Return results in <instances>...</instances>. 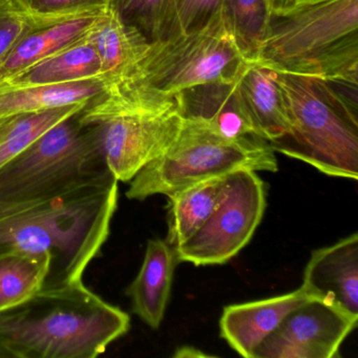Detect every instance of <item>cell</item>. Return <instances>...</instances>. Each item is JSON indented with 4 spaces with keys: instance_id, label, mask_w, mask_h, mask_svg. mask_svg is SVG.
I'll return each instance as SVG.
<instances>
[{
    "instance_id": "cell-6",
    "label": "cell",
    "mask_w": 358,
    "mask_h": 358,
    "mask_svg": "<svg viewBox=\"0 0 358 358\" xmlns=\"http://www.w3.org/2000/svg\"><path fill=\"white\" fill-rule=\"evenodd\" d=\"M238 171H278L275 152L257 136L230 138L209 123L184 119L175 141L164 154L129 181V200L155 194L169 196L205 180Z\"/></svg>"
},
{
    "instance_id": "cell-12",
    "label": "cell",
    "mask_w": 358,
    "mask_h": 358,
    "mask_svg": "<svg viewBox=\"0 0 358 358\" xmlns=\"http://www.w3.org/2000/svg\"><path fill=\"white\" fill-rule=\"evenodd\" d=\"M312 299L303 287L278 296L224 308L220 334L245 358H253L255 350L293 310Z\"/></svg>"
},
{
    "instance_id": "cell-27",
    "label": "cell",
    "mask_w": 358,
    "mask_h": 358,
    "mask_svg": "<svg viewBox=\"0 0 358 358\" xmlns=\"http://www.w3.org/2000/svg\"><path fill=\"white\" fill-rule=\"evenodd\" d=\"M222 0H171V36L185 34L206 26L221 9Z\"/></svg>"
},
{
    "instance_id": "cell-5",
    "label": "cell",
    "mask_w": 358,
    "mask_h": 358,
    "mask_svg": "<svg viewBox=\"0 0 358 358\" xmlns=\"http://www.w3.org/2000/svg\"><path fill=\"white\" fill-rule=\"evenodd\" d=\"M247 62L220 9L199 30L150 43L129 73L106 89L154 108H177L178 94L204 83L234 80Z\"/></svg>"
},
{
    "instance_id": "cell-18",
    "label": "cell",
    "mask_w": 358,
    "mask_h": 358,
    "mask_svg": "<svg viewBox=\"0 0 358 358\" xmlns=\"http://www.w3.org/2000/svg\"><path fill=\"white\" fill-rule=\"evenodd\" d=\"M106 93L101 78L53 85H0V120L73 104L90 103Z\"/></svg>"
},
{
    "instance_id": "cell-16",
    "label": "cell",
    "mask_w": 358,
    "mask_h": 358,
    "mask_svg": "<svg viewBox=\"0 0 358 358\" xmlns=\"http://www.w3.org/2000/svg\"><path fill=\"white\" fill-rule=\"evenodd\" d=\"M101 64L104 85L117 83L143 57L150 43L133 27L127 26L112 6L100 14L87 35Z\"/></svg>"
},
{
    "instance_id": "cell-19",
    "label": "cell",
    "mask_w": 358,
    "mask_h": 358,
    "mask_svg": "<svg viewBox=\"0 0 358 358\" xmlns=\"http://www.w3.org/2000/svg\"><path fill=\"white\" fill-rule=\"evenodd\" d=\"M101 64L87 36L29 66L0 85H53L100 78Z\"/></svg>"
},
{
    "instance_id": "cell-3",
    "label": "cell",
    "mask_w": 358,
    "mask_h": 358,
    "mask_svg": "<svg viewBox=\"0 0 358 358\" xmlns=\"http://www.w3.org/2000/svg\"><path fill=\"white\" fill-rule=\"evenodd\" d=\"M250 62L358 87V0H327L270 16Z\"/></svg>"
},
{
    "instance_id": "cell-1",
    "label": "cell",
    "mask_w": 358,
    "mask_h": 358,
    "mask_svg": "<svg viewBox=\"0 0 358 358\" xmlns=\"http://www.w3.org/2000/svg\"><path fill=\"white\" fill-rule=\"evenodd\" d=\"M119 181L110 176L62 194L31 200H0V255H49L43 287L83 280L110 232Z\"/></svg>"
},
{
    "instance_id": "cell-11",
    "label": "cell",
    "mask_w": 358,
    "mask_h": 358,
    "mask_svg": "<svg viewBox=\"0 0 358 358\" xmlns=\"http://www.w3.org/2000/svg\"><path fill=\"white\" fill-rule=\"evenodd\" d=\"M306 292L358 318V234L311 253L303 271Z\"/></svg>"
},
{
    "instance_id": "cell-24",
    "label": "cell",
    "mask_w": 358,
    "mask_h": 358,
    "mask_svg": "<svg viewBox=\"0 0 358 358\" xmlns=\"http://www.w3.org/2000/svg\"><path fill=\"white\" fill-rule=\"evenodd\" d=\"M110 6L127 24L152 43L171 36V0H112Z\"/></svg>"
},
{
    "instance_id": "cell-2",
    "label": "cell",
    "mask_w": 358,
    "mask_h": 358,
    "mask_svg": "<svg viewBox=\"0 0 358 358\" xmlns=\"http://www.w3.org/2000/svg\"><path fill=\"white\" fill-rule=\"evenodd\" d=\"M129 328V314L83 280L43 287L0 311V357L95 358Z\"/></svg>"
},
{
    "instance_id": "cell-29",
    "label": "cell",
    "mask_w": 358,
    "mask_h": 358,
    "mask_svg": "<svg viewBox=\"0 0 358 358\" xmlns=\"http://www.w3.org/2000/svg\"><path fill=\"white\" fill-rule=\"evenodd\" d=\"M176 357H206L208 354L200 351V350L194 349L192 347H183L178 350L175 354Z\"/></svg>"
},
{
    "instance_id": "cell-17",
    "label": "cell",
    "mask_w": 358,
    "mask_h": 358,
    "mask_svg": "<svg viewBox=\"0 0 358 358\" xmlns=\"http://www.w3.org/2000/svg\"><path fill=\"white\" fill-rule=\"evenodd\" d=\"M102 11L64 20L27 35L0 62V83L85 38Z\"/></svg>"
},
{
    "instance_id": "cell-15",
    "label": "cell",
    "mask_w": 358,
    "mask_h": 358,
    "mask_svg": "<svg viewBox=\"0 0 358 358\" xmlns=\"http://www.w3.org/2000/svg\"><path fill=\"white\" fill-rule=\"evenodd\" d=\"M236 85L253 135L268 143L282 138L289 121L276 73L248 62Z\"/></svg>"
},
{
    "instance_id": "cell-9",
    "label": "cell",
    "mask_w": 358,
    "mask_h": 358,
    "mask_svg": "<svg viewBox=\"0 0 358 358\" xmlns=\"http://www.w3.org/2000/svg\"><path fill=\"white\" fill-rule=\"evenodd\" d=\"M265 209V184L257 171L230 173L225 194L210 217L196 234L175 247L178 263H227L250 242Z\"/></svg>"
},
{
    "instance_id": "cell-8",
    "label": "cell",
    "mask_w": 358,
    "mask_h": 358,
    "mask_svg": "<svg viewBox=\"0 0 358 358\" xmlns=\"http://www.w3.org/2000/svg\"><path fill=\"white\" fill-rule=\"evenodd\" d=\"M78 118L81 124L96 127L108 171L124 183L166 152L183 123L178 108L152 112L99 99L90 102Z\"/></svg>"
},
{
    "instance_id": "cell-23",
    "label": "cell",
    "mask_w": 358,
    "mask_h": 358,
    "mask_svg": "<svg viewBox=\"0 0 358 358\" xmlns=\"http://www.w3.org/2000/svg\"><path fill=\"white\" fill-rule=\"evenodd\" d=\"M221 10L236 47L250 62L269 22L267 0H222Z\"/></svg>"
},
{
    "instance_id": "cell-22",
    "label": "cell",
    "mask_w": 358,
    "mask_h": 358,
    "mask_svg": "<svg viewBox=\"0 0 358 358\" xmlns=\"http://www.w3.org/2000/svg\"><path fill=\"white\" fill-rule=\"evenodd\" d=\"M89 103L50 108L0 120V169L51 127L80 113Z\"/></svg>"
},
{
    "instance_id": "cell-10",
    "label": "cell",
    "mask_w": 358,
    "mask_h": 358,
    "mask_svg": "<svg viewBox=\"0 0 358 358\" xmlns=\"http://www.w3.org/2000/svg\"><path fill=\"white\" fill-rule=\"evenodd\" d=\"M358 318L318 299L291 311L264 339L253 358H336Z\"/></svg>"
},
{
    "instance_id": "cell-26",
    "label": "cell",
    "mask_w": 358,
    "mask_h": 358,
    "mask_svg": "<svg viewBox=\"0 0 358 358\" xmlns=\"http://www.w3.org/2000/svg\"><path fill=\"white\" fill-rule=\"evenodd\" d=\"M55 24L58 22L27 15L12 0H0V62L27 35Z\"/></svg>"
},
{
    "instance_id": "cell-21",
    "label": "cell",
    "mask_w": 358,
    "mask_h": 358,
    "mask_svg": "<svg viewBox=\"0 0 358 358\" xmlns=\"http://www.w3.org/2000/svg\"><path fill=\"white\" fill-rule=\"evenodd\" d=\"M51 266L49 255H0V311L13 307L43 288Z\"/></svg>"
},
{
    "instance_id": "cell-25",
    "label": "cell",
    "mask_w": 358,
    "mask_h": 358,
    "mask_svg": "<svg viewBox=\"0 0 358 358\" xmlns=\"http://www.w3.org/2000/svg\"><path fill=\"white\" fill-rule=\"evenodd\" d=\"M17 9L31 17L62 22L97 13L112 0H12Z\"/></svg>"
},
{
    "instance_id": "cell-13",
    "label": "cell",
    "mask_w": 358,
    "mask_h": 358,
    "mask_svg": "<svg viewBox=\"0 0 358 358\" xmlns=\"http://www.w3.org/2000/svg\"><path fill=\"white\" fill-rule=\"evenodd\" d=\"M177 263L175 248L167 241L150 240L139 273L127 287L131 311L152 329L162 324Z\"/></svg>"
},
{
    "instance_id": "cell-7",
    "label": "cell",
    "mask_w": 358,
    "mask_h": 358,
    "mask_svg": "<svg viewBox=\"0 0 358 358\" xmlns=\"http://www.w3.org/2000/svg\"><path fill=\"white\" fill-rule=\"evenodd\" d=\"M78 116L51 127L0 169V200L55 196L113 176L97 129Z\"/></svg>"
},
{
    "instance_id": "cell-28",
    "label": "cell",
    "mask_w": 358,
    "mask_h": 358,
    "mask_svg": "<svg viewBox=\"0 0 358 358\" xmlns=\"http://www.w3.org/2000/svg\"><path fill=\"white\" fill-rule=\"evenodd\" d=\"M322 1L327 0H267L270 16L282 15L299 8Z\"/></svg>"
},
{
    "instance_id": "cell-14",
    "label": "cell",
    "mask_w": 358,
    "mask_h": 358,
    "mask_svg": "<svg viewBox=\"0 0 358 358\" xmlns=\"http://www.w3.org/2000/svg\"><path fill=\"white\" fill-rule=\"evenodd\" d=\"M238 77L232 81L196 85L178 94L175 99L180 115L184 119L205 121L227 137L255 136L238 95Z\"/></svg>"
},
{
    "instance_id": "cell-20",
    "label": "cell",
    "mask_w": 358,
    "mask_h": 358,
    "mask_svg": "<svg viewBox=\"0 0 358 358\" xmlns=\"http://www.w3.org/2000/svg\"><path fill=\"white\" fill-rule=\"evenodd\" d=\"M228 176L188 186L169 196L167 243L179 246L196 234L225 194Z\"/></svg>"
},
{
    "instance_id": "cell-4",
    "label": "cell",
    "mask_w": 358,
    "mask_h": 358,
    "mask_svg": "<svg viewBox=\"0 0 358 358\" xmlns=\"http://www.w3.org/2000/svg\"><path fill=\"white\" fill-rule=\"evenodd\" d=\"M276 78L289 129L270 142L272 150L324 175L357 180V85L286 73Z\"/></svg>"
}]
</instances>
